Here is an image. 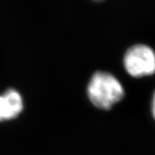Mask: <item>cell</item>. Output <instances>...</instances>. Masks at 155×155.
<instances>
[{
	"instance_id": "obj_1",
	"label": "cell",
	"mask_w": 155,
	"mask_h": 155,
	"mask_svg": "<svg viewBox=\"0 0 155 155\" xmlns=\"http://www.w3.org/2000/svg\"><path fill=\"white\" fill-rule=\"evenodd\" d=\"M90 101L101 109H109L124 97L122 85L113 75L97 72L90 79L87 89Z\"/></svg>"
},
{
	"instance_id": "obj_2",
	"label": "cell",
	"mask_w": 155,
	"mask_h": 155,
	"mask_svg": "<svg viewBox=\"0 0 155 155\" xmlns=\"http://www.w3.org/2000/svg\"><path fill=\"white\" fill-rule=\"evenodd\" d=\"M127 73L132 77L140 78L155 73V53L144 45L132 46L127 51L124 59Z\"/></svg>"
},
{
	"instance_id": "obj_3",
	"label": "cell",
	"mask_w": 155,
	"mask_h": 155,
	"mask_svg": "<svg viewBox=\"0 0 155 155\" xmlns=\"http://www.w3.org/2000/svg\"><path fill=\"white\" fill-rule=\"evenodd\" d=\"M22 108V98L15 90H9L3 95H0V121L15 118Z\"/></svg>"
},
{
	"instance_id": "obj_4",
	"label": "cell",
	"mask_w": 155,
	"mask_h": 155,
	"mask_svg": "<svg viewBox=\"0 0 155 155\" xmlns=\"http://www.w3.org/2000/svg\"><path fill=\"white\" fill-rule=\"evenodd\" d=\"M152 112H153V116L155 119V94L153 95V104H152Z\"/></svg>"
},
{
	"instance_id": "obj_5",
	"label": "cell",
	"mask_w": 155,
	"mask_h": 155,
	"mask_svg": "<svg viewBox=\"0 0 155 155\" xmlns=\"http://www.w3.org/2000/svg\"><path fill=\"white\" fill-rule=\"evenodd\" d=\"M95 1H101V0H95Z\"/></svg>"
}]
</instances>
